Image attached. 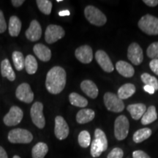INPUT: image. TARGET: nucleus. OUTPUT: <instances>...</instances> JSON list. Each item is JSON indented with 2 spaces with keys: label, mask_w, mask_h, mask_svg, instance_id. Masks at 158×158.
Here are the masks:
<instances>
[{
  "label": "nucleus",
  "mask_w": 158,
  "mask_h": 158,
  "mask_svg": "<svg viewBox=\"0 0 158 158\" xmlns=\"http://www.w3.org/2000/svg\"><path fill=\"white\" fill-rule=\"evenodd\" d=\"M24 68L27 70V73H29V75H33L37 72L38 64H37V62L34 56L30 54L27 56L25 58Z\"/></svg>",
  "instance_id": "cd10ccee"
},
{
  "label": "nucleus",
  "mask_w": 158,
  "mask_h": 158,
  "mask_svg": "<svg viewBox=\"0 0 158 158\" xmlns=\"http://www.w3.org/2000/svg\"><path fill=\"white\" fill-rule=\"evenodd\" d=\"M104 104L106 108L114 113H120L124 109L123 100H121L116 94L111 92H106L103 97Z\"/></svg>",
  "instance_id": "423d86ee"
},
{
  "label": "nucleus",
  "mask_w": 158,
  "mask_h": 158,
  "mask_svg": "<svg viewBox=\"0 0 158 158\" xmlns=\"http://www.w3.org/2000/svg\"><path fill=\"white\" fill-rule=\"evenodd\" d=\"M130 123L128 118L124 115L118 116L114 122V135L118 141L124 140L129 133Z\"/></svg>",
  "instance_id": "39448f33"
},
{
  "label": "nucleus",
  "mask_w": 158,
  "mask_h": 158,
  "mask_svg": "<svg viewBox=\"0 0 158 158\" xmlns=\"http://www.w3.org/2000/svg\"><path fill=\"white\" fill-rule=\"evenodd\" d=\"M7 29V23H6L5 16H4L3 12L0 10V33L5 32Z\"/></svg>",
  "instance_id": "e433bc0d"
},
{
  "label": "nucleus",
  "mask_w": 158,
  "mask_h": 158,
  "mask_svg": "<svg viewBox=\"0 0 158 158\" xmlns=\"http://www.w3.org/2000/svg\"><path fill=\"white\" fill-rule=\"evenodd\" d=\"M75 56L79 62L83 64H89L93 59V52L89 45H84L76 49Z\"/></svg>",
  "instance_id": "4468645a"
},
{
  "label": "nucleus",
  "mask_w": 158,
  "mask_h": 158,
  "mask_svg": "<svg viewBox=\"0 0 158 158\" xmlns=\"http://www.w3.org/2000/svg\"><path fill=\"white\" fill-rule=\"evenodd\" d=\"M2 76L7 78L10 81H13L15 79V73L12 68L10 63L7 59H4L1 63Z\"/></svg>",
  "instance_id": "4be33fe9"
},
{
  "label": "nucleus",
  "mask_w": 158,
  "mask_h": 158,
  "mask_svg": "<svg viewBox=\"0 0 158 158\" xmlns=\"http://www.w3.org/2000/svg\"><path fill=\"white\" fill-rule=\"evenodd\" d=\"M69 100H70L71 105L76 106V107L85 108L88 105V100L76 92H72L69 95Z\"/></svg>",
  "instance_id": "bb28decb"
},
{
  "label": "nucleus",
  "mask_w": 158,
  "mask_h": 158,
  "mask_svg": "<svg viewBox=\"0 0 158 158\" xmlns=\"http://www.w3.org/2000/svg\"><path fill=\"white\" fill-rule=\"evenodd\" d=\"M12 58L15 68L18 71H21L24 68L25 59L22 53L15 51L12 54Z\"/></svg>",
  "instance_id": "c85d7f7f"
},
{
  "label": "nucleus",
  "mask_w": 158,
  "mask_h": 158,
  "mask_svg": "<svg viewBox=\"0 0 158 158\" xmlns=\"http://www.w3.org/2000/svg\"><path fill=\"white\" fill-rule=\"evenodd\" d=\"M147 54L152 59H158V42L152 43L147 48Z\"/></svg>",
  "instance_id": "f704fd0d"
},
{
  "label": "nucleus",
  "mask_w": 158,
  "mask_h": 158,
  "mask_svg": "<svg viewBox=\"0 0 158 158\" xmlns=\"http://www.w3.org/2000/svg\"><path fill=\"white\" fill-rule=\"evenodd\" d=\"M84 15L87 21L97 27H102L107 22V18L101 10L92 5H89L84 10Z\"/></svg>",
  "instance_id": "7ed1b4c3"
},
{
  "label": "nucleus",
  "mask_w": 158,
  "mask_h": 158,
  "mask_svg": "<svg viewBox=\"0 0 158 158\" xmlns=\"http://www.w3.org/2000/svg\"><path fill=\"white\" fill-rule=\"evenodd\" d=\"M70 133V129L67 122L61 116H57L55 118L54 134L57 139L64 140L68 138Z\"/></svg>",
  "instance_id": "9d476101"
},
{
  "label": "nucleus",
  "mask_w": 158,
  "mask_h": 158,
  "mask_svg": "<svg viewBox=\"0 0 158 158\" xmlns=\"http://www.w3.org/2000/svg\"><path fill=\"white\" fill-rule=\"evenodd\" d=\"M9 34L12 37H18L21 29V21L15 15L10 17L9 21Z\"/></svg>",
  "instance_id": "5701e85b"
},
{
  "label": "nucleus",
  "mask_w": 158,
  "mask_h": 158,
  "mask_svg": "<svg viewBox=\"0 0 158 158\" xmlns=\"http://www.w3.org/2000/svg\"><path fill=\"white\" fill-rule=\"evenodd\" d=\"M124 156V152L121 148H114L110 152L107 158H122Z\"/></svg>",
  "instance_id": "c9c22d12"
},
{
  "label": "nucleus",
  "mask_w": 158,
  "mask_h": 158,
  "mask_svg": "<svg viewBox=\"0 0 158 158\" xmlns=\"http://www.w3.org/2000/svg\"><path fill=\"white\" fill-rule=\"evenodd\" d=\"M33 51L37 58L43 62H48L51 58V51L50 48L41 43L35 45L33 48Z\"/></svg>",
  "instance_id": "dca6fc26"
},
{
  "label": "nucleus",
  "mask_w": 158,
  "mask_h": 158,
  "mask_svg": "<svg viewBox=\"0 0 158 158\" xmlns=\"http://www.w3.org/2000/svg\"><path fill=\"white\" fill-rule=\"evenodd\" d=\"M37 5L40 11L45 15H50L52 10V2L49 0H37Z\"/></svg>",
  "instance_id": "7c9ffc66"
},
{
  "label": "nucleus",
  "mask_w": 158,
  "mask_h": 158,
  "mask_svg": "<svg viewBox=\"0 0 158 158\" xmlns=\"http://www.w3.org/2000/svg\"><path fill=\"white\" fill-rule=\"evenodd\" d=\"M95 59L100 68L106 73H111L114 70V67L110 57L102 50H98L95 53Z\"/></svg>",
  "instance_id": "ddd939ff"
},
{
  "label": "nucleus",
  "mask_w": 158,
  "mask_h": 158,
  "mask_svg": "<svg viewBox=\"0 0 158 158\" xmlns=\"http://www.w3.org/2000/svg\"><path fill=\"white\" fill-rule=\"evenodd\" d=\"M48 152V147L45 143L39 142L35 144L31 150V157L32 158H45V155Z\"/></svg>",
  "instance_id": "393cba45"
},
{
  "label": "nucleus",
  "mask_w": 158,
  "mask_h": 158,
  "mask_svg": "<svg viewBox=\"0 0 158 158\" xmlns=\"http://www.w3.org/2000/svg\"><path fill=\"white\" fill-rule=\"evenodd\" d=\"M139 29L148 35H158V18L150 14L143 15L138 23Z\"/></svg>",
  "instance_id": "f03ea898"
},
{
  "label": "nucleus",
  "mask_w": 158,
  "mask_h": 158,
  "mask_svg": "<svg viewBox=\"0 0 158 158\" xmlns=\"http://www.w3.org/2000/svg\"><path fill=\"white\" fill-rule=\"evenodd\" d=\"M149 68L154 73L158 76V59H152L149 63Z\"/></svg>",
  "instance_id": "4c0bfd02"
},
{
  "label": "nucleus",
  "mask_w": 158,
  "mask_h": 158,
  "mask_svg": "<svg viewBox=\"0 0 158 158\" xmlns=\"http://www.w3.org/2000/svg\"><path fill=\"white\" fill-rule=\"evenodd\" d=\"M142 82L147 86H150L155 89V91L158 90V79L149 73H144L141 76Z\"/></svg>",
  "instance_id": "c756f323"
},
{
  "label": "nucleus",
  "mask_w": 158,
  "mask_h": 158,
  "mask_svg": "<svg viewBox=\"0 0 158 158\" xmlns=\"http://www.w3.org/2000/svg\"><path fill=\"white\" fill-rule=\"evenodd\" d=\"M7 138L12 143H29L32 141L33 135L29 130L16 128L9 132Z\"/></svg>",
  "instance_id": "20e7f679"
},
{
  "label": "nucleus",
  "mask_w": 158,
  "mask_h": 158,
  "mask_svg": "<svg viewBox=\"0 0 158 158\" xmlns=\"http://www.w3.org/2000/svg\"><path fill=\"white\" fill-rule=\"evenodd\" d=\"M95 113L92 109L84 108L80 110L76 114V122L78 124H86L94 119Z\"/></svg>",
  "instance_id": "aec40b11"
},
{
  "label": "nucleus",
  "mask_w": 158,
  "mask_h": 158,
  "mask_svg": "<svg viewBox=\"0 0 158 158\" xmlns=\"http://www.w3.org/2000/svg\"><path fill=\"white\" fill-rule=\"evenodd\" d=\"M152 130L148 127L141 128L133 134V140L135 143H140L149 138L152 135Z\"/></svg>",
  "instance_id": "a878e982"
},
{
  "label": "nucleus",
  "mask_w": 158,
  "mask_h": 158,
  "mask_svg": "<svg viewBox=\"0 0 158 158\" xmlns=\"http://www.w3.org/2000/svg\"><path fill=\"white\" fill-rule=\"evenodd\" d=\"M135 90L136 88L135 85L128 83V84L122 85L121 87H119L117 92V96L122 100H126L133 96L135 93Z\"/></svg>",
  "instance_id": "412c9836"
},
{
  "label": "nucleus",
  "mask_w": 158,
  "mask_h": 158,
  "mask_svg": "<svg viewBox=\"0 0 158 158\" xmlns=\"http://www.w3.org/2000/svg\"><path fill=\"white\" fill-rule=\"evenodd\" d=\"M143 2L149 7H156L158 5V0H143Z\"/></svg>",
  "instance_id": "ea45409f"
},
{
  "label": "nucleus",
  "mask_w": 158,
  "mask_h": 158,
  "mask_svg": "<svg viewBox=\"0 0 158 158\" xmlns=\"http://www.w3.org/2000/svg\"><path fill=\"white\" fill-rule=\"evenodd\" d=\"M78 141L81 147L87 148L91 144V136L89 133L86 130H83L78 135Z\"/></svg>",
  "instance_id": "2f4dec72"
},
{
  "label": "nucleus",
  "mask_w": 158,
  "mask_h": 158,
  "mask_svg": "<svg viewBox=\"0 0 158 158\" xmlns=\"http://www.w3.org/2000/svg\"><path fill=\"white\" fill-rule=\"evenodd\" d=\"M103 147L100 144V142H98L96 139H94L91 143V155L93 157H98L101 155V154L103 152Z\"/></svg>",
  "instance_id": "72a5a7b5"
},
{
  "label": "nucleus",
  "mask_w": 158,
  "mask_h": 158,
  "mask_svg": "<svg viewBox=\"0 0 158 158\" xmlns=\"http://www.w3.org/2000/svg\"><path fill=\"white\" fill-rule=\"evenodd\" d=\"M13 158H21V157H20L19 156H18V155H15V156H13Z\"/></svg>",
  "instance_id": "a18cd8bd"
},
{
  "label": "nucleus",
  "mask_w": 158,
  "mask_h": 158,
  "mask_svg": "<svg viewBox=\"0 0 158 158\" xmlns=\"http://www.w3.org/2000/svg\"><path fill=\"white\" fill-rule=\"evenodd\" d=\"M67 73L62 67H54L48 71L45 79V87L48 92L58 94L62 92L66 85Z\"/></svg>",
  "instance_id": "f257e3e1"
},
{
  "label": "nucleus",
  "mask_w": 158,
  "mask_h": 158,
  "mask_svg": "<svg viewBox=\"0 0 158 158\" xmlns=\"http://www.w3.org/2000/svg\"><path fill=\"white\" fill-rule=\"evenodd\" d=\"M157 118V114L155 106H151L147 108L146 112L141 118V124L143 125H147L156 121Z\"/></svg>",
  "instance_id": "b1692460"
},
{
  "label": "nucleus",
  "mask_w": 158,
  "mask_h": 158,
  "mask_svg": "<svg viewBox=\"0 0 158 158\" xmlns=\"http://www.w3.org/2000/svg\"><path fill=\"white\" fill-rule=\"evenodd\" d=\"M30 116L33 124L39 129H43L45 125V118L43 114V105L40 102H36L31 106Z\"/></svg>",
  "instance_id": "0eeeda50"
},
{
  "label": "nucleus",
  "mask_w": 158,
  "mask_h": 158,
  "mask_svg": "<svg viewBox=\"0 0 158 158\" xmlns=\"http://www.w3.org/2000/svg\"><path fill=\"white\" fill-rule=\"evenodd\" d=\"M15 96L20 101L26 103H30L34 100V93L27 83H23L18 86L15 91Z\"/></svg>",
  "instance_id": "9b49d317"
},
{
  "label": "nucleus",
  "mask_w": 158,
  "mask_h": 158,
  "mask_svg": "<svg viewBox=\"0 0 158 158\" xmlns=\"http://www.w3.org/2000/svg\"><path fill=\"white\" fill-rule=\"evenodd\" d=\"M133 158H151L145 152L142 150H136L133 153Z\"/></svg>",
  "instance_id": "58836bf2"
},
{
  "label": "nucleus",
  "mask_w": 158,
  "mask_h": 158,
  "mask_svg": "<svg viewBox=\"0 0 158 158\" xmlns=\"http://www.w3.org/2000/svg\"><path fill=\"white\" fill-rule=\"evenodd\" d=\"M127 58L135 65L141 64L143 60V50L136 43H132L127 49Z\"/></svg>",
  "instance_id": "f8f14e48"
},
{
  "label": "nucleus",
  "mask_w": 158,
  "mask_h": 158,
  "mask_svg": "<svg viewBox=\"0 0 158 158\" xmlns=\"http://www.w3.org/2000/svg\"><path fill=\"white\" fill-rule=\"evenodd\" d=\"M127 110L134 120H139L147 110V106L143 103L131 104L127 106Z\"/></svg>",
  "instance_id": "a211bd4d"
},
{
  "label": "nucleus",
  "mask_w": 158,
  "mask_h": 158,
  "mask_svg": "<svg viewBox=\"0 0 158 158\" xmlns=\"http://www.w3.org/2000/svg\"><path fill=\"white\" fill-rule=\"evenodd\" d=\"M25 35L27 38L31 42H35L40 40L42 35V29L38 21L36 20L31 21L29 29L26 31Z\"/></svg>",
  "instance_id": "2eb2a0df"
},
{
  "label": "nucleus",
  "mask_w": 158,
  "mask_h": 158,
  "mask_svg": "<svg viewBox=\"0 0 158 158\" xmlns=\"http://www.w3.org/2000/svg\"><path fill=\"white\" fill-rule=\"evenodd\" d=\"M94 137H95L97 141L100 142V144L102 146L104 152L106 151L108 149V140L104 132L102 130L97 128L94 131Z\"/></svg>",
  "instance_id": "473e14b6"
},
{
  "label": "nucleus",
  "mask_w": 158,
  "mask_h": 158,
  "mask_svg": "<svg viewBox=\"0 0 158 158\" xmlns=\"http://www.w3.org/2000/svg\"><path fill=\"white\" fill-rule=\"evenodd\" d=\"M0 158H8L7 154L3 147L0 146Z\"/></svg>",
  "instance_id": "37998d69"
},
{
  "label": "nucleus",
  "mask_w": 158,
  "mask_h": 158,
  "mask_svg": "<svg viewBox=\"0 0 158 158\" xmlns=\"http://www.w3.org/2000/svg\"><path fill=\"white\" fill-rule=\"evenodd\" d=\"M11 2L12 5L14 6V7H19L24 3V1H23V0H12Z\"/></svg>",
  "instance_id": "a19ab883"
},
{
  "label": "nucleus",
  "mask_w": 158,
  "mask_h": 158,
  "mask_svg": "<svg viewBox=\"0 0 158 158\" xmlns=\"http://www.w3.org/2000/svg\"><path fill=\"white\" fill-rule=\"evenodd\" d=\"M59 15H60V16H64V15H70V11L68 10H62V11H60L59 13Z\"/></svg>",
  "instance_id": "c03bdc74"
},
{
  "label": "nucleus",
  "mask_w": 158,
  "mask_h": 158,
  "mask_svg": "<svg viewBox=\"0 0 158 158\" xmlns=\"http://www.w3.org/2000/svg\"><path fill=\"white\" fill-rule=\"evenodd\" d=\"M116 68L118 73L125 78H131L135 73L133 67L125 61H118L116 62Z\"/></svg>",
  "instance_id": "6ab92c4d"
},
{
  "label": "nucleus",
  "mask_w": 158,
  "mask_h": 158,
  "mask_svg": "<svg viewBox=\"0 0 158 158\" xmlns=\"http://www.w3.org/2000/svg\"><path fill=\"white\" fill-rule=\"evenodd\" d=\"M65 35V31L62 27L59 25H48L45 32V40L48 44L56 43Z\"/></svg>",
  "instance_id": "6e6552de"
},
{
  "label": "nucleus",
  "mask_w": 158,
  "mask_h": 158,
  "mask_svg": "<svg viewBox=\"0 0 158 158\" xmlns=\"http://www.w3.org/2000/svg\"><path fill=\"white\" fill-rule=\"evenodd\" d=\"M23 117L22 110L18 106H13L10 108L9 112L4 116L3 122L5 125L13 127L19 124Z\"/></svg>",
  "instance_id": "1a4fd4ad"
},
{
  "label": "nucleus",
  "mask_w": 158,
  "mask_h": 158,
  "mask_svg": "<svg viewBox=\"0 0 158 158\" xmlns=\"http://www.w3.org/2000/svg\"><path fill=\"white\" fill-rule=\"evenodd\" d=\"M81 89L90 98L95 99L98 96V88L93 81L84 80L81 84Z\"/></svg>",
  "instance_id": "f3484780"
},
{
  "label": "nucleus",
  "mask_w": 158,
  "mask_h": 158,
  "mask_svg": "<svg viewBox=\"0 0 158 158\" xmlns=\"http://www.w3.org/2000/svg\"><path fill=\"white\" fill-rule=\"evenodd\" d=\"M143 89H144V91H145V92H148V93L150 94H153L155 92V89H154L153 87H152V86H147V85H145V86H143Z\"/></svg>",
  "instance_id": "79ce46f5"
},
{
  "label": "nucleus",
  "mask_w": 158,
  "mask_h": 158,
  "mask_svg": "<svg viewBox=\"0 0 158 158\" xmlns=\"http://www.w3.org/2000/svg\"><path fill=\"white\" fill-rule=\"evenodd\" d=\"M62 2V0H57V2Z\"/></svg>",
  "instance_id": "49530a36"
}]
</instances>
